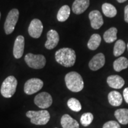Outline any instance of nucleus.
Segmentation results:
<instances>
[{"instance_id": "cd10ccee", "label": "nucleus", "mask_w": 128, "mask_h": 128, "mask_svg": "<svg viewBox=\"0 0 128 128\" xmlns=\"http://www.w3.org/2000/svg\"><path fill=\"white\" fill-rule=\"evenodd\" d=\"M123 96H124L125 102L128 104V87L124 89V92H123Z\"/></svg>"}, {"instance_id": "20e7f679", "label": "nucleus", "mask_w": 128, "mask_h": 128, "mask_svg": "<svg viewBox=\"0 0 128 128\" xmlns=\"http://www.w3.org/2000/svg\"><path fill=\"white\" fill-rule=\"evenodd\" d=\"M17 86V79L12 76H8L1 85V93L5 98H10L15 94Z\"/></svg>"}, {"instance_id": "9b49d317", "label": "nucleus", "mask_w": 128, "mask_h": 128, "mask_svg": "<svg viewBox=\"0 0 128 128\" xmlns=\"http://www.w3.org/2000/svg\"><path fill=\"white\" fill-rule=\"evenodd\" d=\"M25 40L23 36H18L14 42L13 48V55L16 59H20L22 57L24 49Z\"/></svg>"}, {"instance_id": "2f4dec72", "label": "nucleus", "mask_w": 128, "mask_h": 128, "mask_svg": "<svg viewBox=\"0 0 128 128\" xmlns=\"http://www.w3.org/2000/svg\"><path fill=\"white\" fill-rule=\"evenodd\" d=\"M0 18H1V12H0Z\"/></svg>"}, {"instance_id": "5701e85b", "label": "nucleus", "mask_w": 128, "mask_h": 128, "mask_svg": "<svg viewBox=\"0 0 128 128\" xmlns=\"http://www.w3.org/2000/svg\"><path fill=\"white\" fill-rule=\"evenodd\" d=\"M70 15V8L67 5L63 6L59 10L57 14V19L59 22H65Z\"/></svg>"}, {"instance_id": "423d86ee", "label": "nucleus", "mask_w": 128, "mask_h": 128, "mask_svg": "<svg viewBox=\"0 0 128 128\" xmlns=\"http://www.w3.org/2000/svg\"><path fill=\"white\" fill-rule=\"evenodd\" d=\"M19 12L17 9H12L8 14L4 23V30L7 34L12 33L18 20Z\"/></svg>"}, {"instance_id": "6e6552de", "label": "nucleus", "mask_w": 128, "mask_h": 128, "mask_svg": "<svg viewBox=\"0 0 128 128\" xmlns=\"http://www.w3.org/2000/svg\"><path fill=\"white\" fill-rule=\"evenodd\" d=\"M34 102L37 106L42 109L49 108L52 104V96L47 92H42L35 96Z\"/></svg>"}, {"instance_id": "1a4fd4ad", "label": "nucleus", "mask_w": 128, "mask_h": 128, "mask_svg": "<svg viewBox=\"0 0 128 128\" xmlns=\"http://www.w3.org/2000/svg\"><path fill=\"white\" fill-rule=\"evenodd\" d=\"M43 28H44V26L41 21L37 18L33 19L28 26V34L32 38L38 39L41 36L43 32Z\"/></svg>"}, {"instance_id": "a878e982", "label": "nucleus", "mask_w": 128, "mask_h": 128, "mask_svg": "<svg viewBox=\"0 0 128 128\" xmlns=\"http://www.w3.org/2000/svg\"><path fill=\"white\" fill-rule=\"evenodd\" d=\"M94 119L93 114L91 113H85L82 114L80 119L81 124L83 126L87 127L92 123Z\"/></svg>"}, {"instance_id": "f257e3e1", "label": "nucleus", "mask_w": 128, "mask_h": 128, "mask_svg": "<svg viewBox=\"0 0 128 128\" xmlns=\"http://www.w3.org/2000/svg\"><path fill=\"white\" fill-rule=\"evenodd\" d=\"M55 56L56 61L65 67H71L76 63V52L71 48H64L59 49L56 52Z\"/></svg>"}, {"instance_id": "ddd939ff", "label": "nucleus", "mask_w": 128, "mask_h": 128, "mask_svg": "<svg viewBox=\"0 0 128 128\" xmlns=\"http://www.w3.org/2000/svg\"><path fill=\"white\" fill-rule=\"evenodd\" d=\"M48 40L45 42L44 46L49 50L55 48L60 41V36L58 32L55 30H50L47 33Z\"/></svg>"}, {"instance_id": "c756f323", "label": "nucleus", "mask_w": 128, "mask_h": 128, "mask_svg": "<svg viewBox=\"0 0 128 128\" xmlns=\"http://www.w3.org/2000/svg\"><path fill=\"white\" fill-rule=\"evenodd\" d=\"M127 1V0H117V1L119 3H123V2H125V1Z\"/></svg>"}, {"instance_id": "f3484780", "label": "nucleus", "mask_w": 128, "mask_h": 128, "mask_svg": "<svg viewBox=\"0 0 128 128\" xmlns=\"http://www.w3.org/2000/svg\"><path fill=\"white\" fill-rule=\"evenodd\" d=\"M108 100L109 103L113 106H119L122 103V96L119 92L113 91L108 94Z\"/></svg>"}, {"instance_id": "7ed1b4c3", "label": "nucleus", "mask_w": 128, "mask_h": 128, "mask_svg": "<svg viewBox=\"0 0 128 128\" xmlns=\"http://www.w3.org/2000/svg\"><path fill=\"white\" fill-rule=\"evenodd\" d=\"M26 116L30 119V122L36 125L46 124L50 119L49 112L48 110H42L39 111L30 110L26 113Z\"/></svg>"}, {"instance_id": "b1692460", "label": "nucleus", "mask_w": 128, "mask_h": 128, "mask_svg": "<svg viewBox=\"0 0 128 128\" xmlns=\"http://www.w3.org/2000/svg\"><path fill=\"white\" fill-rule=\"evenodd\" d=\"M126 48V45L124 42L122 40H118L114 44L113 54L115 56H119L124 54Z\"/></svg>"}, {"instance_id": "dca6fc26", "label": "nucleus", "mask_w": 128, "mask_h": 128, "mask_svg": "<svg viewBox=\"0 0 128 128\" xmlns=\"http://www.w3.org/2000/svg\"><path fill=\"white\" fill-rule=\"evenodd\" d=\"M60 124L63 128H80L78 122L67 114L62 116Z\"/></svg>"}, {"instance_id": "39448f33", "label": "nucleus", "mask_w": 128, "mask_h": 128, "mask_svg": "<svg viewBox=\"0 0 128 128\" xmlns=\"http://www.w3.org/2000/svg\"><path fill=\"white\" fill-rule=\"evenodd\" d=\"M24 60L28 66L36 70L43 68L46 63V58L44 55H34L31 53L25 56Z\"/></svg>"}, {"instance_id": "393cba45", "label": "nucleus", "mask_w": 128, "mask_h": 128, "mask_svg": "<svg viewBox=\"0 0 128 128\" xmlns=\"http://www.w3.org/2000/svg\"><path fill=\"white\" fill-rule=\"evenodd\" d=\"M68 108L74 112H78L81 110V104L79 100L75 98H70L67 102Z\"/></svg>"}, {"instance_id": "c85d7f7f", "label": "nucleus", "mask_w": 128, "mask_h": 128, "mask_svg": "<svg viewBox=\"0 0 128 128\" xmlns=\"http://www.w3.org/2000/svg\"><path fill=\"white\" fill-rule=\"evenodd\" d=\"M124 21L128 23V5L124 8Z\"/></svg>"}, {"instance_id": "bb28decb", "label": "nucleus", "mask_w": 128, "mask_h": 128, "mask_svg": "<svg viewBox=\"0 0 128 128\" xmlns=\"http://www.w3.org/2000/svg\"><path fill=\"white\" fill-rule=\"evenodd\" d=\"M103 128H121L119 124L114 120L107 122L104 124Z\"/></svg>"}, {"instance_id": "2eb2a0df", "label": "nucleus", "mask_w": 128, "mask_h": 128, "mask_svg": "<svg viewBox=\"0 0 128 128\" xmlns=\"http://www.w3.org/2000/svg\"><path fill=\"white\" fill-rule=\"evenodd\" d=\"M107 82L109 87L114 89H120L124 85V81L120 76L118 75H113L108 76Z\"/></svg>"}, {"instance_id": "aec40b11", "label": "nucleus", "mask_w": 128, "mask_h": 128, "mask_svg": "<svg viewBox=\"0 0 128 128\" xmlns=\"http://www.w3.org/2000/svg\"><path fill=\"white\" fill-rule=\"evenodd\" d=\"M128 67V60L125 57H120L113 62V68L117 72H120Z\"/></svg>"}, {"instance_id": "f8f14e48", "label": "nucleus", "mask_w": 128, "mask_h": 128, "mask_svg": "<svg viewBox=\"0 0 128 128\" xmlns=\"http://www.w3.org/2000/svg\"><path fill=\"white\" fill-rule=\"evenodd\" d=\"M105 61V56L104 54L102 53H99L90 60L88 64L89 68L92 71H97L104 65Z\"/></svg>"}, {"instance_id": "9d476101", "label": "nucleus", "mask_w": 128, "mask_h": 128, "mask_svg": "<svg viewBox=\"0 0 128 128\" xmlns=\"http://www.w3.org/2000/svg\"><path fill=\"white\" fill-rule=\"evenodd\" d=\"M89 18L91 22V26L94 29H99L104 23L102 14L98 10H93L89 14Z\"/></svg>"}, {"instance_id": "a211bd4d", "label": "nucleus", "mask_w": 128, "mask_h": 128, "mask_svg": "<svg viewBox=\"0 0 128 128\" xmlns=\"http://www.w3.org/2000/svg\"><path fill=\"white\" fill-rule=\"evenodd\" d=\"M114 116L120 124H128V109L119 108L114 112Z\"/></svg>"}, {"instance_id": "4be33fe9", "label": "nucleus", "mask_w": 128, "mask_h": 128, "mask_svg": "<svg viewBox=\"0 0 128 128\" xmlns=\"http://www.w3.org/2000/svg\"><path fill=\"white\" fill-rule=\"evenodd\" d=\"M102 11L106 17L112 18L116 16L117 10L114 6L109 3H104L102 5Z\"/></svg>"}, {"instance_id": "f03ea898", "label": "nucleus", "mask_w": 128, "mask_h": 128, "mask_svg": "<svg viewBox=\"0 0 128 128\" xmlns=\"http://www.w3.org/2000/svg\"><path fill=\"white\" fill-rule=\"evenodd\" d=\"M65 81L68 89L72 92H80L84 88V83L82 76L76 72L72 71L67 74Z\"/></svg>"}, {"instance_id": "0eeeda50", "label": "nucleus", "mask_w": 128, "mask_h": 128, "mask_svg": "<svg viewBox=\"0 0 128 128\" xmlns=\"http://www.w3.org/2000/svg\"><path fill=\"white\" fill-rule=\"evenodd\" d=\"M44 82L39 78H33L26 81L24 86V92L28 95H32L42 88Z\"/></svg>"}, {"instance_id": "412c9836", "label": "nucleus", "mask_w": 128, "mask_h": 128, "mask_svg": "<svg viewBox=\"0 0 128 128\" xmlns=\"http://www.w3.org/2000/svg\"><path fill=\"white\" fill-rule=\"evenodd\" d=\"M101 42H102V38L100 35L98 34H93L91 36L88 42V48L92 50H96L100 46Z\"/></svg>"}, {"instance_id": "473e14b6", "label": "nucleus", "mask_w": 128, "mask_h": 128, "mask_svg": "<svg viewBox=\"0 0 128 128\" xmlns=\"http://www.w3.org/2000/svg\"></svg>"}, {"instance_id": "6ab92c4d", "label": "nucleus", "mask_w": 128, "mask_h": 128, "mask_svg": "<svg viewBox=\"0 0 128 128\" xmlns=\"http://www.w3.org/2000/svg\"><path fill=\"white\" fill-rule=\"evenodd\" d=\"M117 33L118 29L116 28H111L108 29L103 34V38L104 41L108 44H111L117 39Z\"/></svg>"}, {"instance_id": "7c9ffc66", "label": "nucleus", "mask_w": 128, "mask_h": 128, "mask_svg": "<svg viewBox=\"0 0 128 128\" xmlns=\"http://www.w3.org/2000/svg\"><path fill=\"white\" fill-rule=\"evenodd\" d=\"M127 48H128V44H127Z\"/></svg>"}, {"instance_id": "4468645a", "label": "nucleus", "mask_w": 128, "mask_h": 128, "mask_svg": "<svg viewBox=\"0 0 128 128\" xmlns=\"http://www.w3.org/2000/svg\"><path fill=\"white\" fill-rule=\"evenodd\" d=\"M89 6L90 0H75L72 6V10L74 13L81 14L88 8Z\"/></svg>"}]
</instances>
